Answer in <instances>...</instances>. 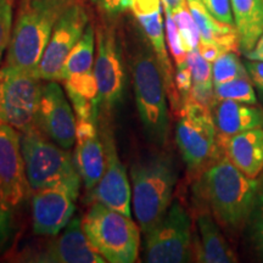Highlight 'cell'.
Masks as SVG:
<instances>
[{"mask_svg":"<svg viewBox=\"0 0 263 263\" xmlns=\"http://www.w3.org/2000/svg\"><path fill=\"white\" fill-rule=\"evenodd\" d=\"M192 221L178 201L171 203L166 215L145 235V261L183 263L192 261Z\"/></svg>","mask_w":263,"mask_h":263,"instance_id":"9c48e42d","label":"cell"},{"mask_svg":"<svg viewBox=\"0 0 263 263\" xmlns=\"http://www.w3.org/2000/svg\"><path fill=\"white\" fill-rule=\"evenodd\" d=\"M58 81L43 85L37 127L59 146L70 150L76 144L77 117Z\"/></svg>","mask_w":263,"mask_h":263,"instance_id":"4fadbf2b","label":"cell"},{"mask_svg":"<svg viewBox=\"0 0 263 263\" xmlns=\"http://www.w3.org/2000/svg\"><path fill=\"white\" fill-rule=\"evenodd\" d=\"M190 71L193 76V85H202V87H215L212 81V66L196 49L188 52L186 57Z\"/></svg>","mask_w":263,"mask_h":263,"instance_id":"83f0119b","label":"cell"},{"mask_svg":"<svg viewBox=\"0 0 263 263\" xmlns=\"http://www.w3.org/2000/svg\"><path fill=\"white\" fill-rule=\"evenodd\" d=\"M66 93H67L70 101L72 104L76 117L78 120H94L98 121V101H93L90 99L83 97V95L78 94L77 91L65 88Z\"/></svg>","mask_w":263,"mask_h":263,"instance_id":"4dcf8cb0","label":"cell"},{"mask_svg":"<svg viewBox=\"0 0 263 263\" xmlns=\"http://www.w3.org/2000/svg\"><path fill=\"white\" fill-rule=\"evenodd\" d=\"M88 25V14L81 3L66 10L52 29L47 48L35 70L38 78L47 82H60L62 67Z\"/></svg>","mask_w":263,"mask_h":263,"instance_id":"30bf717a","label":"cell"},{"mask_svg":"<svg viewBox=\"0 0 263 263\" xmlns=\"http://www.w3.org/2000/svg\"><path fill=\"white\" fill-rule=\"evenodd\" d=\"M201 2L216 20L222 24L234 26L230 0H201Z\"/></svg>","mask_w":263,"mask_h":263,"instance_id":"d6a6232c","label":"cell"},{"mask_svg":"<svg viewBox=\"0 0 263 263\" xmlns=\"http://www.w3.org/2000/svg\"><path fill=\"white\" fill-rule=\"evenodd\" d=\"M0 189L12 215L31 190L21 151V137L14 127L3 121H0Z\"/></svg>","mask_w":263,"mask_h":263,"instance_id":"7c38bea8","label":"cell"},{"mask_svg":"<svg viewBox=\"0 0 263 263\" xmlns=\"http://www.w3.org/2000/svg\"><path fill=\"white\" fill-rule=\"evenodd\" d=\"M249 236L250 241L254 245V249L263 258V188L259 190L256 196L254 207L250 213L249 219Z\"/></svg>","mask_w":263,"mask_h":263,"instance_id":"4316f807","label":"cell"},{"mask_svg":"<svg viewBox=\"0 0 263 263\" xmlns=\"http://www.w3.org/2000/svg\"><path fill=\"white\" fill-rule=\"evenodd\" d=\"M216 100H233L249 105L257 104V95L250 78H235L215 85Z\"/></svg>","mask_w":263,"mask_h":263,"instance_id":"cb8c5ba5","label":"cell"},{"mask_svg":"<svg viewBox=\"0 0 263 263\" xmlns=\"http://www.w3.org/2000/svg\"><path fill=\"white\" fill-rule=\"evenodd\" d=\"M94 249L111 263H133L139 256L140 228L132 217L95 202L82 219Z\"/></svg>","mask_w":263,"mask_h":263,"instance_id":"8992f818","label":"cell"},{"mask_svg":"<svg viewBox=\"0 0 263 263\" xmlns=\"http://www.w3.org/2000/svg\"><path fill=\"white\" fill-rule=\"evenodd\" d=\"M41 263H103L106 262L85 235L81 218L71 219L65 232L35 255L27 258Z\"/></svg>","mask_w":263,"mask_h":263,"instance_id":"5bb4252c","label":"cell"},{"mask_svg":"<svg viewBox=\"0 0 263 263\" xmlns=\"http://www.w3.org/2000/svg\"><path fill=\"white\" fill-rule=\"evenodd\" d=\"M26 176L32 192L57 188L65 190L77 200L81 190V176L70 151L49 141L38 129L21 137Z\"/></svg>","mask_w":263,"mask_h":263,"instance_id":"5b68a950","label":"cell"},{"mask_svg":"<svg viewBox=\"0 0 263 263\" xmlns=\"http://www.w3.org/2000/svg\"><path fill=\"white\" fill-rule=\"evenodd\" d=\"M245 57L248 58L249 60L263 61V34L261 35V38L258 39L257 43H256L255 47L249 52H246Z\"/></svg>","mask_w":263,"mask_h":263,"instance_id":"f35d334b","label":"cell"},{"mask_svg":"<svg viewBox=\"0 0 263 263\" xmlns=\"http://www.w3.org/2000/svg\"><path fill=\"white\" fill-rule=\"evenodd\" d=\"M132 205L144 235L153 230L172 203L178 171L170 154L144 157L130 167Z\"/></svg>","mask_w":263,"mask_h":263,"instance_id":"3957f363","label":"cell"},{"mask_svg":"<svg viewBox=\"0 0 263 263\" xmlns=\"http://www.w3.org/2000/svg\"><path fill=\"white\" fill-rule=\"evenodd\" d=\"M108 15H117L130 8L133 0H95Z\"/></svg>","mask_w":263,"mask_h":263,"instance_id":"8d00e7d4","label":"cell"},{"mask_svg":"<svg viewBox=\"0 0 263 263\" xmlns=\"http://www.w3.org/2000/svg\"><path fill=\"white\" fill-rule=\"evenodd\" d=\"M74 211V200L65 190H38L32 197L33 232L41 236H57L71 222Z\"/></svg>","mask_w":263,"mask_h":263,"instance_id":"2e32d148","label":"cell"},{"mask_svg":"<svg viewBox=\"0 0 263 263\" xmlns=\"http://www.w3.org/2000/svg\"><path fill=\"white\" fill-rule=\"evenodd\" d=\"M12 3L0 0V61L5 49L9 47L12 34Z\"/></svg>","mask_w":263,"mask_h":263,"instance_id":"1f68e13d","label":"cell"},{"mask_svg":"<svg viewBox=\"0 0 263 263\" xmlns=\"http://www.w3.org/2000/svg\"><path fill=\"white\" fill-rule=\"evenodd\" d=\"M199 232V245L196 249V261L203 263L236 262V255L223 236L216 219L207 212H202L196 219Z\"/></svg>","mask_w":263,"mask_h":263,"instance_id":"d6986e66","label":"cell"},{"mask_svg":"<svg viewBox=\"0 0 263 263\" xmlns=\"http://www.w3.org/2000/svg\"><path fill=\"white\" fill-rule=\"evenodd\" d=\"M95 34L91 25H88L83 34L68 55L60 74V82L72 74L91 72L95 62Z\"/></svg>","mask_w":263,"mask_h":263,"instance_id":"603a6c76","label":"cell"},{"mask_svg":"<svg viewBox=\"0 0 263 263\" xmlns=\"http://www.w3.org/2000/svg\"><path fill=\"white\" fill-rule=\"evenodd\" d=\"M245 67L248 70L250 80L263 103V61L249 60L248 59V61L245 62Z\"/></svg>","mask_w":263,"mask_h":263,"instance_id":"d590c367","label":"cell"},{"mask_svg":"<svg viewBox=\"0 0 263 263\" xmlns=\"http://www.w3.org/2000/svg\"><path fill=\"white\" fill-rule=\"evenodd\" d=\"M12 234V213L6 207L0 189V251L9 244Z\"/></svg>","mask_w":263,"mask_h":263,"instance_id":"e575fe53","label":"cell"},{"mask_svg":"<svg viewBox=\"0 0 263 263\" xmlns=\"http://www.w3.org/2000/svg\"><path fill=\"white\" fill-rule=\"evenodd\" d=\"M74 163L85 189L90 192L100 182L106 167L105 147L100 137L76 141Z\"/></svg>","mask_w":263,"mask_h":263,"instance_id":"7402d4cb","label":"cell"},{"mask_svg":"<svg viewBox=\"0 0 263 263\" xmlns=\"http://www.w3.org/2000/svg\"><path fill=\"white\" fill-rule=\"evenodd\" d=\"M163 4V9H168L171 11H176L177 9L182 8L186 4V0H161Z\"/></svg>","mask_w":263,"mask_h":263,"instance_id":"ab89813d","label":"cell"},{"mask_svg":"<svg viewBox=\"0 0 263 263\" xmlns=\"http://www.w3.org/2000/svg\"><path fill=\"white\" fill-rule=\"evenodd\" d=\"M239 51L246 54L263 34V0H230Z\"/></svg>","mask_w":263,"mask_h":263,"instance_id":"44dd1931","label":"cell"},{"mask_svg":"<svg viewBox=\"0 0 263 263\" xmlns=\"http://www.w3.org/2000/svg\"><path fill=\"white\" fill-rule=\"evenodd\" d=\"M64 82L65 88L77 91L78 94L90 99L93 101H98L100 104V98H99V89L97 78L94 76V71L87 72V73L72 74L66 78Z\"/></svg>","mask_w":263,"mask_h":263,"instance_id":"f546056e","label":"cell"},{"mask_svg":"<svg viewBox=\"0 0 263 263\" xmlns=\"http://www.w3.org/2000/svg\"><path fill=\"white\" fill-rule=\"evenodd\" d=\"M235 78H250L245 65L240 61L235 51H227L219 55L212 65L213 85H218Z\"/></svg>","mask_w":263,"mask_h":263,"instance_id":"d4e9b609","label":"cell"},{"mask_svg":"<svg viewBox=\"0 0 263 263\" xmlns=\"http://www.w3.org/2000/svg\"><path fill=\"white\" fill-rule=\"evenodd\" d=\"M186 4L200 32V41L212 43L223 52L239 51V37L235 27L219 22L210 14L201 0H186Z\"/></svg>","mask_w":263,"mask_h":263,"instance_id":"ffe728a7","label":"cell"},{"mask_svg":"<svg viewBox=\"0 0 263 263\" xmlns=\"http://www.w3.org/2000/svg\"><path fill=\"white\" fill-rule=\"evenodd\" d=\"M132 73L140 122L151 143L163 146L170 137V114L162 70L145 33L133 31Z\"/></svg>","mask_w":263,"mask_h":263,"instance_id":"6da1fadb","label":"cell"},{"mask_svg":"<svg viewBox=\"0 0 263 263\" xmlns=\"http://www.w3.org/2000/svg\"><path fill=\"white\" fill-rule=\"evenodd\" d=\"M230 162L242 173L256 178L263 170V129L252 128L233 136L219 138Z\"/></svg>","mask_w":263,"mask_h":263,"instance_id":"e0dca14e","label":"cell"},{"mask_svg":"<svg viewBox=\"0 0 263 263\" xmlns=\"http://www.w3.org/2000/svg\"><path fill=\"white\" fill-rule=\"evenodd\" d=\"M100 105L114 108L122 100L127 76L116 33L112 28L100 27L97 33V55L94 62Z\"/></svg>","mask_w":263,"mask_h":263,"instance_id":"8fae6325","label":"cell"},{"mask_svg":"<svg viewBox=\"0 0 263 263\" xmlns=\"http://www.w3.org/2000/svg\"><path fill=\"white\" fill-rule=\"evenodd\" d=\"M216 133L211 108L190 99L183 101L176 126V141L189 171L196 172L215 161L218 154Z\"/></svg>","mask_w":263,"mask_h":263,"instance_id":"ba28073f","label":"cell"},{"mask_svg":"<svg viewBox=\"0 0 263 263\" xmlns=\"http://www.w3.org/2000/svg\"><path fill=\"white\" fill-rule=\"evenodd\" d=\"M197 50L200 51V54H201L209 62H213L217 58L219 57V55L223 54V51L217 47L216 44H212V43H205L201 41H200L199 45H197Z\"/></svg>","mask_w":263,"mask_h":263,"instance_id":"74e56055","label":"cell"},{"mask_svg":"<svg viewBox=\"0 0 263 263\" xmlns=\"http://www.w3.org/2000/svg\"><path fill=\"white\" fill-rule=\"evenodd\" d=\"M104 147L106 167L100 182L90 190V199L132 217V186L111 136H105Z\"/></svg>","mask_w":263,"mask_h":263,"instance_id":"9a60e30c","label":"cell"},{"mask_svg":"<svg viewBox=\"0 0 263 263\" xmlns=\"http://www.w3.org/2000/svg\"><path fill=\"white\" fill-rule=\"evenodd\" d=\"M77 3L81 0H28L22 4L10 39L6 65L35 73L59 18Z\"/></svg>","mask_w":263,"mask_h":263,"instance_id":"277c9868","label":"cell"},{"mask_svg":"<svg viewBox=\"0 0 263 263\" xmlns=\"http://www.w3.org/2000/svg\"><path fill=\"white\" fill-rule=\"evenodd\" d=\"M211 114L216 129L221 136H233L263 126V111L254 105L215 99Z\"/></svg>","mask_w":263,"mask_h":263,"instance_id":"ac0fdd59","label":"cell"},{"mask_svg":"<svg viewBox=\"0 0 263 263\" xmlns=\"http://www.w3.org/2000/svg\"><path fill=\"white\" fill-rule=\"evenodd\" d=\"M172 15L177 27H178L180 39H182V44L185 51L189 52L196 49L200 43V32L194 21L188 4L177 9L176 11L172 12Z\"/></svg>","mask_w":263,"mask_h":263,"instance_id":"484cf974","label":"cell"},{"mask_svg":"<svg viewBox=\"0 0 263 263\" xmlns=\"http://www.w3.org/2000/svg\"><path fill=\"white\" fill-rule=\"evenodd\" d=\"M259 186V182L242 173L226 156L206 167L197 192L217 223L239 230L248 223Z\"/></svg>","mask_w":263,"mask_h":263,"instance_id":"7a4b0ae2","label":"cell"},{"mask_svg":"<svg viewBox=\"0 0 263 263\" xmlns=\"http://www.w3.org/2000/svg\"><path fill=\"white\" fill-rule=\"evenodd\" d=\"M41 82L34 72L9 65L0 67V121L22 133L38 129Z\"/></svg>","mask_w":263,"mask_h":263,"instance_id":"52a82bcc","label":"cell"},{"mask_svg":"<svg viewBox=\"0 0 263 263\" xmlns=\"http://www.w3.org/2000/svg\"><path fill=\"white\" fill-rule=\"evenodd\" d=\"M28 0H22V4H25V3H27Z\"/></svg>","mask_w":263,"mask_h":263,"instance_id":"60d3db41","label":"cell"},{"mask_svg":"<svg viewBox=\"0 0 263 263\" xmlns=\"http://www.w3.org/2000/svg\"><path fill=\"white\" fill-rule=\"evenodd\" d=\"M174 82H176L177 90L180 95V101L188 99L193 87V76L188 62L177 66V71L174 73Z\"/></svg>","mask_w":263,"mask_h":263,"instance_id":"836d02e7","label":"cell"},{"mask_svg":"<svg viewBox=\"0 0 263 263\" xmlns=\"http://www.w3.org/2000/svg\"><path fill=\"white\" fill-rule=\"evenodd\" d=\"M164 16H166V21H164V28H166V39L167 44H168L171 54H172L173 60L176 62L177 66L183 65L184 62H186V57H188V52L185 51L182 39H180V34L177 27L176 21H174L172 11L168 9H164Z\"/></svg>","mask_w":263,"mask_h":263,"instance_id":"f1b7e54d","label":"cell"}]
</instances>
